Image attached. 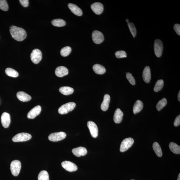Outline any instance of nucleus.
I'll return each instance as SVG.
<instances>
[{
  "instance_id": "nucleus-42",
  "label": "nucleus",
  "mask_w": 180,
  "mask_h": 180,
  "mask_svg": "<svg viewBox=\"0 0 180 180\" xmlns=\"http://www.w3.org/2000/svg\"><path fill=\"white\" fill-rule=\"evenodd\" d=\"M126 21L127 22V23H128V22H129V20L127 19V20H126Z\"/></svg>"
},
{
  "instance_id": "nucleus-20",
  "label": "nucleus",
  "mask_w": 180,
  "mask_h": 180,
  "mask_svg": "<svg viewBox=\"0 0 180 180\" xmlns=\"http://www.w3.org/2000/svg\"><path fill=\"white\" fill-rule=\"evenodd\" d=\"M110 101V96L108 94L104 95L103 100L101 105V110L106 111L108 110L109 107V103Z\"/></svg>"
},
{
  "instance_id": "nucleus-18",
  "label": "nucleus",
  "mask_w": 180,
  "mask_h": 180,
  "mask_svg": "<svg viewBox=\"0 0 180 180\" xmlns=\"http://www.w3.org/2000/svg\"><path fill=\"white\" fill-rule=\"evenodd\" d=\"M124 116V113L121 109L117 108L115 112L113 120L116 124H119L121 122L122 120V118Z\"/></svg>"
},
{
  "instance_id": "nucleus-5",
  "label": "nucleus",
  "mask_w": 180,
  "mask_h": 180,
  "mask_svg": "<svg viewBox=\"0 0 180 180\" xmlns=\"http://www.w3.org/2000/svg\"><path fill=\"white\" fill-rule=\"evenodd\" d=\"M134 142V140L132 138H127L122 141L120 147L121 152H126L132 147Z\"/></svg>"
},
{
  "instance_id": "nucleus-25",
  "label": "nucleus",
  "mask_w": 180,
  "mask_h": 180,
  "mask_svg": "<svg viewBox=\"0 0 180 180\" xmlns=\"http://www.w3.org/2000/svg\"><path fill=\"white\" fill-rule=\"evenodd\" d=\"M169 147L171 152L176 154L180 153V147L176 143L172 142L169 145Z\"/></svg>"
},
{
  "instance_id": "nucleus-35",
  "label": "nucleus",
  "mask_w": 180,
  "mask_h": 180,
  "mask_svg": "<svg viewBox=\"0 0 180 180\" xmlns=\"http://www.w3.org/2000/svg\"><path fill=\"white\" fill-rule=\"evenodd\" d=\"M115 55L117 58L118 59L125 58L127 57L126 52L123 51H116L115 53Z\"/></svg>"
},
{
  "instance_id": "nucleus-9",
  "label": "nucleus",
  "mask_w": 180,
  "mask_h": 180,
  "mask_svg": "<svg viewBox=\"0 0 180 180\" xmlns=\"http://www.w3.org/2000/svg\"><path fill=\"white\" fill-rule=\"evenodd\" d=\"M92 37L93 42L96 44H100L104 40V37L102 33L98 30L94 31Z\"/></svg>"
},
{
  "instance_id": "nucleus-16",
  "label": "nucleus",
  "mask_w": 180,
  "mask_h": 180,
  "mask_svg": "<svg viewBox=\"0 0 180 180\" xmlns=\"http://www.w3.org/2000/svg\"><path fill=\"white\" fill-rule=\"evenodd\" d=\"M55 74L57 77H62L68 74L69 70L66 67L60 66L56 69Z\"/></svg>"
},
{
  "instance_id": "nucleus-39",
  "label": "nucleus",
  "mask_w": 180,
  "mask_h": 180,
  "mask_svg": "<svg viewBox=\"0 0 180 180\" xmlns=\"http://www.w3.org/2000/svg\"><path fill=\"white\" fill-rule=\"evenodd\" d=\"M180 124V115L177 116L174 121V125L175 127H177Z\"/></svg>"
},
{
  "instance_id": "nucleus-15",
  "label": "nucleus",
  "mask_w": 180,
  "mask_h": 180,
  "mask_svg": "<svg viewBox=\"0 0 180 180\" xmlns=\"http://www.w3.org/2000/svg\"><path fill=\"white\" fill-rule=\"evenodd\" d=\"M72 153L74 155L78 157L81 156H85L87 153V150L84 147H79L73 149Z\"/></svg>"
},
{
  "instance_id": "nucleus-34",
  "label": "nucleus",
  "mask_w": 180,
  "mask_h": 180,
  "mask_svg": "<svg viewBox=\"0 0 180 180\" xmlns=\"http://www.w3.org/2000/svg\"><path fill=\"white\" fill-rule=\"evenodd\" d=\"M0 9L4 11H7L8 10V4L6 0H0Z\"/></svg>"
},
{
  "instance_id": "nucleus-2",
  "label": "nucleus",
  "mask_w": 180,
  "mask_h": 180,
  "mask_svg": "<svg viewBox=\"0 0 180 180\" xmlns=\"http://www.w3.org/2000/svg\"><path fill=\"white\" fill-rule=\"evenodd\" d=\"M75 106L76 104L74 102H69L65 104L59 108V113L61 114H67L74 110Z\"/></svg>"
},
{
  "instance_id": "nucleus-29",
  "label": "nucleus",
  "mask_w": 180,
  "mask_h": 180,
  "mask_svg": "<svg viewBox=\"0 0 180 180\" xmlns=\"http://www.w3.org/2000/svg\"><path fill=\"white\" fill-rule=\"evenodd\" d=\"M164 85V82L163 80H158L155 83L154 91L158 92L162 89Z\"/></svg>"
},
{
  "instance_id": "nucleus-12",
  "label": "nucleus",
  "mask_w": 180,
  "mask_h": 180,
  "mask_svg": "<svg viewBox=\"0 0 180 180\" xmlns=\"http://www.w3.org/2000/svg\"><path fill=\"white\" fill-rule=\"evenodd\" d=\"M41 110V108L40 106H35L28 113L27 115L28 118L30 119H35L36 116L40 114Z\"/></svg>"
},
{
  "instance_id": "nucleus-1",
  "label": "nucleus",
  "mask_w": 180,
  "mask_h": 180,
  "mask_svg": "<svg viewBox=\"0 0 180 180\" xmlns=\"http://www.w3.org/2000/svg\"><path fill=\"white\" fill-rule=\"evenodd\" d=\"M10 32L12 38L17 41H21L27 37L26 31L22 28L12 25L10 27Z\"/></svg>"
},
{
  "instance_id": "nucleus-37",
  "label": "nucleus",
  "mask_w": 180,
  "mask_h": 180,
  "mask_svg": "<svg viewBox=\"0 0 180 180\" xmlns=\"http://www.w3.org/2000/svg\"><path fill=\"white\" fill-rule=\"evenodd\" d=\"M174 30L175 32L179 35H180V25L179 24L174 25L173 27Z\"/></svg>"
},
{
  "instance_id": "nucleus-33",
  "label": "nucleus",
  "mask_w": 180,
  "mask_h": 180,
  "mask_svg": "<svg viewBox=\"0 0 180 180\" xmlns=\"http://www.w3.org/2000/svg\"><path fill=\"white\" fill-rule=\"evenodd\" d=\"M127 25L133 37L135 38L137 35V30L134 24L132 22H129Z\"/></svg>"
},
{
  "instance_id": "nucleus-19",
  "label": "nucleus",
  "mask_w": 180,
  "mask_h": 180,
  "mask_svg": "<svg viewBox=\"0 0 180 180\" xmlns=\"http://www.w3.org/2000/svg\"><path fill=\"white\" fill-rule=\"evenodd\" d=\"M68 7L71 12L75 15L78 16H81L82 15V10L76 5L69 4H68Z\"/></svg>"
},
{
  "instance_id": "nucleus-43",
  "label": "nucleus",
  "mask_w": 180,
  "mask_h": 180,
  "mask_svg": "<svg viewBox=\"0 0 180 180\" xmlns=\"http://www.w3.org/2000/svg\"><path fill=\"white\" fill-rule=\"evenodd\" d=\"M134 180V179H131V180Z\"/></svg>"
},
{
  "instance_id": "nucleus-22",
  "label": "nucleus",
  "mask_w": 180,
  "mask_h": 180,
  "mask_svg": "<svg viewBox=\"0 0 180 180\" xmlns=\"http://www.w3.org/2000/svg\"><path fill=\"white\" fill-rule=\"evenodd\" d=\"M143 107V104L142 102L138 100L135 102L133 107V113L135 114L140 113Z\"/></svg>"
},
{
  "instance_id": "nucleus-27",
  "label": "nucleus",
  "mask_w": 180,
  "mask_h": 180,
  "mask_svg": "<svg viewBox=\"0 0 180 180\" xmlns=\"http://www.w3.org/2000/svg\"><path fill=\"white\" fill-rule=\"evenodd\" d=\"M52 24L55 27H62L66 25V22L65 21L61 19H56L52 21Z\"/></svg>"
},
{
  "instance_id": "nucleus-32",
  "label": "nucleus",
  "mask_w": 180,
  "mask_h": 180,
  "mask_svg": "<svg viewBox=\"0 0 180 180\" xmlns=\"http://www.w3.org/2000/svg\"><path fill=\"white\" fill-rule=\"evenodd\" d=\"M72 48L70 47L67 46L62 48L61 51V54L62 56L66 57L71 53Z\"/></svg>"
},
{
  "instance_id": "nucleus-3",
  "label": "nucleus",
  "mask_w": 180,
  "mask_h": 180,
  "mask_svg": "<svg viewBox=\"0 0 180 180\" xmlns=\"http://www.w3.org/2000/svg\"><path fill=\"white\" fill-rule=\"evenodd\" d=\"M32 137V135L28 133H20L13 137L12 140L15 142H25L30 140Z\"/></svg>"
},
{
  "instance_id": "nucleus-8",
  "label": "nucleus",
  "mask_w": 180,
  "mask_h": 180,
  "mask_svg": "<svg viewBox=\"0 0 180 180\" xmlns=\"http://www.w3.org/2000/svg\"><path fill=\"white\" fill-rule=\"evenodd\" d=\"M155 56L158 57H160L163 53V44L162 41L159 39L155 40L154 45Z\"/></svg>"
},
{
  "instance_id": "nucleus-10",
  "label": "nucleus",
  "mask_w": 180,
  "mask_h": 180,
  "mask_svg": "<svg viewBox=\"0 0 180 180\" xmlns=\"http://www.w3.org/2000/svg\"><path fill=\"white\" fill-rule=\"evenodd\" d=\"M87 126L89 129L92 136L94 138L97 137L98 135V130L97 125L93 121H88Z\"/></svg>"
},
{
  "instance_id": "nucleus-6",
  "label": "nucleus",
  "mask_w": 180,
  "mask_h": 180,
  "mask_svg": "<svg viewBox=\"0 0 180 180\" xmlns=\"http://www.w3.org/2000/svg\"><path fill=\"white\" fill-rule=\"evenodd\" d=\"M66 136V133L64 132H55L49 135L48 139L52 142H57L64 139Z\"/></svg>"
},
{
  "instance_id": "nucleus-14",
  "label": "nucleus",
  "mask_w": 180,
  "mask_h": 180,
  "mask_svg": "<svg viewBox=\"0 0 180 180\" xmlns=\"http://www.w3.org/2000/svg\"><path fill=\"white\" fill-rule=\"evenodd\" d=\"M1 121L2 126L4 128L8 127L10 123V117L9 113H3L2 114Z\"/></svg>"
},
{
  "instance_id": "nucleus-21",
  "label": "nucleus",
  "mask_w": 180,
  "mask_h": 180,
  "mask_svg": "<svg viewBox=\"0 0 180 180\" xmlns=\"http://www.w3.org/2000/svg\"><path fill=\"white\" fill-rule=\"evenodd\" d=\"M18 99L21 101L27 102L29 101L32 99L31 96L27 93L23 92H18L17 95Z\"/></svg>"
},
{
  "instance_id": "nucleus-40",
  "label": "nucleus",
  "mask_w": 180,
  "mask_h": 180,
  "mask_svg": "<svg viewBox=\"0 0 180 180\" xmlns=\"http://www.w3.org/2000/svg\"><path fill=\"white\" fill-rule=\"evenodd\" d=\"M178 99L179 102L180 101V91H179V93L178 95Z\"/></svg>"
},
{
  "instance_id": "nucleus-24",
  "label": "nucleus",
  "mask_w": 180,
  "mask_h": 180,
  "mask_svg": "<svg viewBox=\"0 0 180 180\" xmlns=\"http://www.w3.org/2000/svg\"><path fill=\"white\" fill-rule=\"evenodd\" d=\"M60 93L64 95H69L72 94L74 92L73 88L68 87H63L59 89Z\"/></svg>"
},
{
  "instance_id": "nucleus-38",
  "label": "nucleus",
  "mask_w": 180,
  "mask_h": 180,
  "mask_svg": "<svg viewBox=\"0 0 180 180\" xmlns=\"http://www.w3.org/2000/svg\"><path fill=\"white\" fill-rule=\"evenodd\" d=\"M20 3L24 7H27L29 5L28 0H20Z\"/></svg>"
},
{
  "instance_id": "nucleus-23",
  "label": "nucleus",
  "mask_w": 180,
  "mask_h": 180,
  "mask_svg": "<svg viewBox=\"0 0 180 180\" xmlns=\"http://www.w3.org/2000/svg\"><path fill=\"white\" fill-rule=\"evenodd\" d=\"M93 69L96 74H103L106 72V69L102 65L95 64L93 67Z\"/></svg>"
},
{
  "instance_id": "nucleus-26",
  "label": "nucleus",
  "mask_w": 180,
  "mask_h": 180,
  "mask_svg": "<svg viewBox=\"0 0 180 180\" xmlns=\"http://www.w3.org/2000/svg\"><path fill=\"white\" fill-rule=\"evenodd\" d=\"M153 150L158 157H160L163 155L162 151L160 145L157 142H155L153 145Z\"/></svg>"
},
{
  "instance_id": "nucleus-17",
  "label": "nucleus",
  "mask_w": 180,
  "mask_h": 180,
  "mask_svg": "<svg viewBox=\"0 0 180 180\" xmlns=\"http://www.w3.org/2000/svg\"><path fill=\"white\" fill-rule=\"evenodd\" d=\"M142 77L143 80L146 83H149L151 78V74L150 67L148 66L145 67L143 72Z\"/></svg>"
},
{
  "instance_id": "nucleus-31",
  "label": "nucleus",
  "mask_w": 180,
  "mask_h": 180,
  "mask_svg": "<svg viewBox=\"0 0 180 180\" xmlns=\"http://www.w3.org/2000/svg\"><path fill=\"white\" fill-rule=\"evenodd\" d=\"M38 180H49V174L48 172L46 171H43L39 174Z\"/></svg>"
},
{
  "instance_id": "nucleus-41",
  "label": "nucleus",
  "mask_w": 180,
  "mask_h": 180,
  "mask_svg": "<svg viewBox=\"0 0 180 180\" xmlns=\"http://www.w3.org/2000/svg\"><path fill=\"white\" fill-rule=\"evenodd\" d=\"M177 180H180V173L179 175L178 178H177Z\"/></svg>"
},
{
  "instance_id": "nucleus-30",
  "label": "nucleus",
  "mask_w": 180,
  "mask_h": 180,
  "mask_svg": "<svg viewBox=\"0 0 180 180\" xmlns=\"http://www.w3.org/2000/svg\"><path fill=\"white\" fill-rule=\"evenodd\" d=\"M167 103V100L166 99L164 98L161 100L159 101L156 106V108L157 110L160 111L165 107Z\"/></svg>"
},
{
  "instance_id": "nucleus-4",
  "label": "nucleus",
  "mask_w": 180,
  "mask_h": 180,
  "mask_svg": "<svg viewBox=\"0 0 180 180\" xmlns=\"http://www.w3.org/2000/svg\"><path fill=\"white\" fill-rule=\"evenodd\" d=\"M10 170L13 176H16L19 175L21 168V163L18 160H14L10 164Z\"/></svg>"
},
{
  "instance_id": "nucleus-7",
  "label": "nucleus",
  "mask_w": 180,
  "mask_h": 180,
  "mask_svg": "<svg viewBox=\"0 0 180 180\" xmlns=\"http://www.w3.org/2000/svg\"><path fill=\"white\" fill-rule=\"evenodd\" d=\"M42 58L41 51L38 49H33L30 55V59L34 64H37L40 62Z\"/></svg>"
},
{
  "instance_id": "nucleus-28",
  "label": "nucleus",
  "mask_w": 180,
  "mask_h": 180,
  "mask_svg": "<svg viewBox=\"0 0 180 180\" xmlns=\"http://www.w3.org/2000/svg\"><path fill=\"white\" fill-rule=\"evenodd\" d=\"M5 72L8 76L13 77H17L19 75V73L16 70L11 68H7L5 70Z\"/></svg>"
},
{
  "instance_id": "nucleus-36",
  "label": "nucleus",
  "mask_w": 180,
  "mask_h": 180,
  "mask_svg": "<svg viewBox=\"0 0 180 180\" xmlns=\"http://www.w3.org/2000/svg\"><path fill=\"white\" fill-rule=\"evenodd\" d=\"M126 77L128 80L129 81L130 84L132 85L135 84V80L134 78L130 73H127L126 74Z\"/></svg>"
},
{
  "instance_id": "nucleus-11",
  "label": "nucleus",
  "mask_w": 180,
  "mask_h": 180,
  "mask_svg": "<svg viewBox=\"0 0 180 180\" xmlns=\"http://www.w3.org/2000/svg\"><path fill=\"white\" fill-rule=\"evenodd\" d=\"M62 167L67 171L74 172L77 170V167L74 163L68 161H63L61 163Z\"/></svg>"
},
{
  "instance_id": "nucleus-13",
  "label": "nucleus",
  "mask_w": 180,
  "mask_h": 180,
  "mask_svg": "<svg viewBox=\"0 0 180 180\" xmlns=\"http://www.w3.org/2000/svg\"><path fill=\"white\" fill-rule=\"evenodd\" d=\"M91 8L94 12L96 14L100 15L103 11V5L100 2H95L91 5Z\"/></svg>"
}]
</instances>
